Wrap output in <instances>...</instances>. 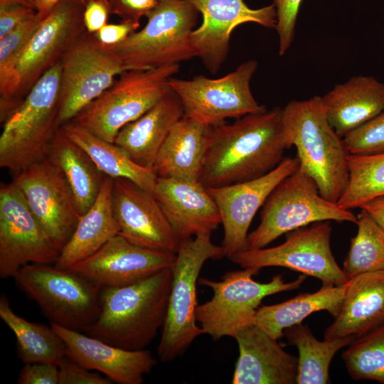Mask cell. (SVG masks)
Instances as JSON below:
<instances>
[{"instance_id": "52a82bcc", "label": "cell", "mask_w": 384, "mask_h": 384, "mask_svg": "<svg viewBox=\"0 0 384 384\" xmlns=\"http://www.w3.org/2000/svg\"><path fill=\"white\" fill-rule=\"evenodd\" d=\"M198 13L187 0H159L142 30L112 46L124 70H148L194 58L191 34Z\"/></svg>"}, {"instance_id": "60d3db41", "label": "cell", "mask_w": 384, "mask_h": 384, "mask_svg": "<svg viewBox=\"0 0 384 384\" xmlns=\"http://www.w3.org/2000/svg\"><path fill=\"white\" fill-rule=\"evenodd\" d=\"M159 3V0H109L111 14L118 16L122 21L131 22L139 26L142 17H147Z\"/></svg>"}, {"instance_id": "9c48e42d", "label": "cell", "mask_w": 384, "mask_h": 384, "mask_svg": "<svg viewBox=\"0 0 384 384\" xmlns=\"http://www.w3.org/2000/svg\"><path fill=\"white\" fill-rule=\"evenodd\" d=\"M326 220L356 224L357 216L322 197L314 180L299 166L265 201L260 224L247 235V249L265 247L283 234Z\"/></svg>"}, {"instance_id": "ab89813d", "label": "cell", "mask_w": 384, "mask_h": 384, "mask_svg": "<svg viewBox=\"0 0 384 384\" xmlns=\"http://www.w3.org/2000/svg\"><path fill=\"white\" fill-rule=\"evenodd\" d=\"M58 384H111L112 382L99 372H92L68 356L60 364Z\"/></svg>"}, {"instance_id": "9a60e30c", "label": "cell", "mask_w": 384, "mask_h": 384, "mask_svg": "<svg viewBox=\"0 0 384 384\" xmlns=\"http://www.w3.org/2000/svg\"><path fill=\"white\" fill-rule=\"evenodd\" d=\"M58 255L17 186L1 183L0 277L28 264L54 265Z\"/></svg>"}, {"instance_id": "3957f363", "label": "cell", "mask_w": 384, "mask_h": 384, "mask_svg": "<svg viewBox=\"0 0 384 384\" xmlns=\"http://www.w3.org/2000/svg\"><path fill=\"white\" fill-rule=\"evenodd\" d=\"M282 121L299 166L314 180L322 197L337 203L348 180L349 154L327 119L321 97L290 101L282 109Z\"/></svg>"}, {"instance_id": "2e32d148", "label": "cell", "mask_w": 384, "mask_h": 384, "mask_svg": "<svg viewBox=\"0 0 384 384\" xmlns=\"http://www.w3.org/2000/svg\"><path fill=\"white\" fill-rule=\"evenodd\" d=\"M85 4L86 0H61L41 21L17 67L20 82L16 101L21 102L36 82L86 31Z\"/></svg>"}, {"instance_id": "8fae6325", "label": "cell", "mask_w": 384, "mask_h": 384, "mask_svg": "<svg viewBox=\"0 0 384 384\" xmlns=\"http://www.w3.org/2000/svg\"><path fill=\"white\" fill-rule=\"evenodd\" d=\"M60 62L58 128L72 121L124 71L112 46L101 43L87 31Z\"/></svg>"}, {"instance_id": "5bb4252c", "label": "cell", "mask_w": 384, "mask_h": 384, "mask_svg": "<svg viewBox=\"0 0 384 384\" xmlns=\"http://www.w3.org/2000/svg\"><path fill=\"white\" fill-rule=\"evenodd\" d=\"M12 182L60 253L82 216L60 169L46 156L15 175Z\"/></svg>"}, {"instance_id": "5b68a950", "label": "cell", "mask_w": 384, "mask_h": 384, "mask_svg": "<svg viewBox=\"0 0 384 384\" xmlns=\"http://www.w3.org/2000/svg\"><path fill=\"white\" fill-rule=\"evenodd\" d=\"M210 235L205 233L181 240L176 253L166 316L158 347L162 362L181 356L203 334L196 316L198 276L207 260L226 256L223 247L213 243Z\"/></svg>"}, {"instance_id": "8992f818", "label": "cell", "mask_w": 384, "mask_h": 384, "mask_svg": "<svg viewBox=\"0 0 384 384\" xmlns=\"http://www.w3.org/2000/svg\"><path fill=\"white\" fill-rule=\"evenodd\" d=\"M179 64L124 70L73 119L98 137L114 143L119 132L153 107L168 92Z\"/></svg>"}, {"instance_id": "f35d334b", "label": "cell", "mask_w": 384, "mask_h": 384, "mask_svg": "<svg viewBox=\"0 0 384 384\" xmlns=\"http://www.w3.org/2000/svg\"><path fill=\"white\" fill-rule=\"evenodd\" d=\"M302 0H274L276 9V30L279 37V55L289 49L295 35L297 19Z\"/></svg>"}, {"instance_id": "f1b7e54d", "label": "cell", "mask_w": 384, "mask_h": 384, "mask_svg": "<svg viewBox=\"0 0 384 384\" xmlns=\"http://www.w3.org/2000/svg\"><path fill=\"white\" fill-rule=\"evenodd\" d=\"M348 281L342 285L323 284L314 293L299 294L287 301L258 307L253 324L274 338L284 336V330L302 323L309 315L326 310L336 317L342 307Z\"/></svg>"}, {"instance_id": "d6986e66", "label": "cell", "mask_w": 384, "mask_h": 384, "mask_svg": "<svg viewBox=\"0 0 384 384\" xmlns=\"http://www.w3.org/2000/svg\"><path fill=\"white\" fill-rule=\"evenodd\" d=\"M112 209L119 235L138 246L176 254L181 240L154 194L129 179L113 178Z\"/></svg>"}, {"instance_id": "484cf974", "label": "cell", "mask_w": 384, "mask_h": 384, "mask_svg": "<svg viewBox=\"0 0 384 384\" xmlns=\"http://www.w3.org/2000/svg\"><path fill=\"white\" fill-rule=\"evenodd\" d=\"M321 99L330 124L343 138L384 111V84L358 75L336 85Z\"/></svg>"}, {"instance_id": "277c9868", "label": "cell", "mask_w": 384, "mask_h": 384, "mask_svg": "<svg viewBox=\"0 0 384 384\" xmlns=\"http://www.w3.org/2000/svg\"><path fill=\"white\" fill-rule=\"evenodd\" d=\"M60 75L59 61L36 82L3 123L0 166L14 176L46 156L50 143L59 129Z\"/></svg>"}, {"instance_id": "7c38bea8", "label": "cell", "mask_w": 384, "mask_h": 384, "mask_svg": "<svg viewBox=\"0 0 384 384\" xmlns=\"http://www.w3.org/2000/svg\"><path fill=\"white\" fill-rule=\"evenodd\" d=\"M257 68L247 60L234 71L219 78L195 76L191 80L171 78L169 86L183 106L184 115L208 126H216L228 118H240L267 110L255 99L250 80Z\"/></svg>"}, {"instance_id": "836d02e7", "label": "cell", "mask_w": 384, "mask_h": 384, "mask_svg": "<svg viewBox=\"0 0 384 384\" xmlns=\"http://www.w3.org/2000/svg\"><path fill=\"white\" fill-rule=\"evenodd\" d=\"M348 180L337 201L345 210L384 196V153L348 157Z\"/></svg>"}, {"instance_id": "ee69618b", "label": "cell", "mask_w": 384, "mask_h": 384, "mask_svg": "<svg viewBox=\"0 0 384 384\" xmlns=\"http://www.w3.org/2000/svg\"><path fill=\"white\" fill-rule=\"evenodd\" d=\"M110 14L109 0H86L84 23L86 31L95 33L107 24Z\"/></svg>"}, {"instance_id": "6da1fadb", "label": "cell", "mask_w": 384, "mask_h": 384, "mask_svg": "<svg viewBox=\"0 0 384 384\" xmlns=\"http://www.w3.org/2000/svg\"><path fill=\"white\" fill-rule=\"evenodd\" d=\"M289 148L280 107L210 126L199 181L213 188L257 178L276 168Z\"/></svg>"}, {"instance_id": "ba28073f", "label": "cell", "mask_w": 384, "mask_h": 384, "mask_svg": "<svg viewBox=\"0 0 384 384\" xmlns=\"http://www.w3.org/2000/svg\"><path fill=\"white\" fill-rule=\"evenodd\" d=\"M13 278L51 324L85 331L99 315L102 287L70 269L28 264Z\"/></svg>"}, {"instance_id": "8d00e7d4", "label": "cell", "mask_w": 384, "mask_h": 384, "mask_svg": "<svg viewBox=\"0 0 384 384\" xmlns=\"http://www.w3.org/2000/svg\"><path fill=\"white\" fill-rule=\"evenodd\" d=\"M43 18L36 12L0 39V97L14 100L19 87L20 58Z\"/></svg>"}, {"instance_id": "d590c367", "label": "cell", "mask_w": 384, "mask_h": 384, "mask_svg": "<svg viewBox=\"0 0 384 384\" xmlns=\"http://www.w3.org/2000/svg\"><path fill=\"white\" fill-rule=\"evenodd\" d=\"M343 353L350 376L384 383V323L355 338Z\"/></svg>"}, {"instance_id": "ffe728a7", "label": "cell", "mask_w": 384, "mask_h": 384, "mask_svg": "<svg viewBox=\"0 0 384 384\" xmlns=\"http://www.w3.org/2000/svg\"><path fill=\"white\" fill-rule=\"evenodd\" d=\"M175 258L176 254L138 246L118 234L70 270L102 287H122L172 267Z\"/></svg>"}, {"instance_id": "b9f144b4", "label": "cell", "mask_w": 384, "mask_h": 384, "mask_svg": "<svg viewBox=\"0 0 384 384\" xmlns=\"http://www.w3.org/2000/svg\"><path fill=\"white\" fill-rule=\"evenodd\" d=\"M36 11L10 0H0V39L11 33Z\"/></svg>"}, {"instance_id": "d6a6232c", "label": "cell", "mask_w": 384, "mask_h": 384, "mask_svg": "<svg viewBox=\"0 0 384 384\" xmlns=\"http://www.w3.org/2000/svg\"><path fill=\"white\" fill-rule=\"evenodd\" d=\"M284 336L289 343L296 346L298 349V384L329 383L332 358L338 350L356 338L346 336L320 341L315 338L309 326L302 323L285 329Z\"/></svg>"}, {"instance_id": "bcb514c9", "label": "cell", "mask_w": 384, "mask_h": 384, "mask_svg": "<svg viewBox=\"0 0 384 384\" xmlns=\"http://www.w3.org/2000/svg\"><path fill=\"white\" fill-rule=\"evenodd\" d=\"M365 210L384 230V196L374 198L360 207Z\"/></svg>"}, {"instance_id": "4fadbf2b", "label": "cell", "mask_w": 384, "mask_h": 384, "mask_svg": "<svg viewBox=\"0 0 384 384\" xmlns=\"http://www.w3.org/2000/svg\"><path fill=\"white\" fill-rule=\"evenodd\" d=\"M331 230L330 221L316 222L286 233L285 241L277 246L246 249L228 258L242 268L286 267L323 284L342 285L348 279L332 254Z\"/></svg>"}, {"instance_id": "30bf717a", "label": "cell", "mask_w": 384, "mask_h": 384, "mask_svg": "<svg viewBox=\"0 0 384 384\" xmlns=\"http://www.w3.org/2000/svg\"><path fill=\"white\" fill-rule=\"evenodd\" d=\"M259 272L243 268L227 272L220 281L198 279L200 284L210 287L213 293L210 300L196 308V320L203 334L215 340L224 336L234 338L242 329L253 324L256 311L265 297L296 289L306 279V274H302L297 279L285 282L282 274H277L269 282L261 283L252 279Z\"/></svg>"}, {"instance_id": "7402d4cb", "label": "cell", "mask_w": 384, "mask_h": 384, "mask_svg": "<svg viewBox=\"0 0 384 384\" xmlns=\"http://www.w3.org/2000/svg\"><path fill=\"white\" fill-rule=\"evenodd\" d=\"M239 357L233 384L297 383L298 358L285 351L259 326L252 324L234 337Z\"/></svg>"}, {"instance_id": "c3c4849f", "label": "cell", "mask_w": 384, "mask_h": 384, "mask_svg": "<svg viewBox=\"0 0 384 384\" xmlns=\"http://www.w3.org/2000/svg\"><path fill=\"white\" fill-rule=\"evenodd\" d=\"M10 1L17 2L18 4H21L22 5H24L26 6H28V7H30V8H32V9L36 10L35 4H34L33 0H10Z\"/></svg>"}, {"instance_id": "ac0fdd59", "label": "cell", "mask_w": 384, "mask_h": 384, "mask_svg": "<svg viewBox=\"0 0 384 384\" xmlns=\"http://www.w3.org/2000/svg\"><path fill=\"white\" fill-rule=\"evenodd\" d=\"M203 16V22L191 34L195 57L201 59L212 74H216L227 58L233 31L245 23L275 28L274 4L251 9L244 0H187Z\"/></svg>"}, {"instance_id": "cb8c5ba5", "label": "cell", "mask_w": 384, "mask_h": 384, "mask_svg": "<svg viewBox=\"0 0 384 384\" xmlns=\"http://www.w3.org/2000/svg\"><path fill=\"white\" fill-rule=\"evenodd\" d=\"M384 323V270L348 279L338 314L324 331V339L358 338Z\"/></svg>"}, {"instance_id": "4316f807", "label": "cell", "mask_w": 384, "mask_h": 384, "mask_svg": "<svg viewBox=\"0 0 384 384\" xmlns=\"http://www.w3.org/2000/svg\"><path fill=\"white\" fill-rule=\"evenodd\" d=\"M210 129V126L183 115L159 149L152 171L158 177L199 181Z\"/></svg>"}, {"instance_id": "e0dca14e", "label": "cell", "mask_w": 384, "mask_h": 384, "mask_svg": "<svg viewBox=\"0 0 384 384\" xmlns=\"http://www.w3.org/2000/svg\"><path fill=\"white\" fill-rule=\"evenodd\" d=\"M299 166V160L286 157L267 174L247 181L207 188L221 216L226 257L247 248L248 229L257 211L274 188Z\"/></svg>"}, {"instance_id": "4dcf8cb0", "label": "cell", "mask_w": 384, "mask_h": 384, "mask_svg": "<svg viewBox=\"0 0 384 384\" xmlns=\"http://www.w3.org/2000/svg\"><path fill=\"white\" fill-rule=\"evenodd\" d=\"M59 129L80 146L105 176L129 179L154 195L159 177L152 170L137 164L123 148L98 137L73 120Z\"/></svg>"}, {"instance_id": "603a6c76", "label": "cell", "mask_w": 384, "mask_h": 384, "mask_svg": "<svg viewBox=\"0 0 384 384\" xmlns=\"http://www.w3.org/2000/svg\"><path fill=\"white\" fill-rule=\"evenodd\" d=\"M154 196L181 240L211 233L221 223L215 201L199 181L159 177Z\"/></svg>"}, {"instance_id": "74e56055", "label": "cell", "mask_w": 384, "mask_h": 384, "mask_svg": "<svg viewBox=\"0 0 384 384\" xmlns=\"http://www.w3.org/2000/svg\"><path fill=\"white\" fill-rule=\"evenodd\" d=\"M343 139L350 155L384 153V111L351 131Z\"/></svg>"}, {"instance_id": "83f0119b", "label": "cell", "mask_w": 384, "mask_h": 384, "mask_svg": "<svg viewBox=\"0 0 384 384\" xmlns=\"http://www.w3.org/2000/svg\"><path fill=\"white\" fill-rule=\"evenodd\" d=\"M113 178L105 176L100 193L90 208L81 216L71 238L59 253L53 265L68 270L89 257L119 229L112 209Z\"/></svg>"}, {"instance_id": "1f68e13d", "label": "cell", "mask_w": 384, "mask_h": 384, "mask_svg": "<svg viewBox=\"0 0 384 384\" xmlns=\"http://www.w3.org/2000/svg\"><path fill=\"white\" fill-rule=\"evenodd\" d=\"M0 317L14 334L18 353L24 363L58 366L66 356V346L52 326L31 322L16 314L5 294L0 297Z\"/></svg>"}, {"instance_id": "44dd1931", "label": "cell", "mask_w": 384, "mask_h": 384, "mask_svg": "<svg viewBox=\"0 0 384 384\" xmlns=\"http://www.w3.org/2000/svg\"><path fill=\"white\" fill-rule=\"evenodd\" d=\"M50 326L65 342L66 356L83 367L103 374L112 383L142 384L144 375L156 365L149 350H128L81 331L55 324Z\"/></svg>"}, {"instance_id": "7bdbcfd3", "label": "cell", "mask_w": 384, "mask_h": 384, "mask_svg": "<svg viewBox=\"0 0 384 384\" xmlns=\"http://www.w3.org/2000/svg\"><path fill=\"white\" fill-rule=\"evenodd\" d=\"M18 384H58V366L49 363H25L21 368Z\"/></svg>"}, {"instance_id": "e575fe53", "label": "cell", "mask_w": 384, "mask_h": 384, "mask_svg": "<svg viewBox=\"0 0 384 384\" xmlns=\"http://www.w3.org/2000/svg\"><path fill=\"white\" fill-rule=\"evenodd\" d=\"M358 231L351 240L343 264L348 279L365 272L384 270V230L363 209L357 215Z\"/></svg>"}, {"instance_id": "f546056e", "label": "cell", "mask_w": 384, "mask_h": 384, "mask_svg": "<svg viewBox=\"0 0 384 384\" xmlns=\"http://www.w3.org/2000/svg\"><path fill=\"white\" fill-rule=\"evenodd\" d=\"M46 156L60 169L81 215L95 201L105 175L90 156L58 129L48 146Z\"/></svg>"}, {"instance_id": "f6af8a7d", "label": "cell", "mask_w": 384, "mask_h": 384, "mask_svg": "<svg viewBox=\"0 0 384 384\" xmlns=\"http://www.w3.org/2000/svg\"><path fill=\"white\" fill-rule=\"evenodd\" d=\"M139 27L137 24L126 21H122L119 23H107L94 35L101 43L106 46H115L124 41Z\"/></svg>"}, {"instance_id": "d4e9b609", "label": "cell", "mask_w": 384, "mask_h": 384, "mask_svg": "<svg viewBox=\"0 0 384 384\" xmlns=\"http://www.w3.org/2000/svg\"><path fill=\"white\" fill-rule=\"evenodd\" d=\"M183 115L181 100L170 87L153 107L119 132L114 143L137 164L152 170L159 149Z\"/></svg>"}, {"instance_id": "7a4b0ae2", "label": "cell", "mask_w": 384, "mask_h": 384, "mask_svg": "<svg viewBox=\"0 0 384 384\" xmlns=\"http://www.w3.org/2000/svg\"><path fill=\"white\" fill-rule=\"evenodd\" d=\"M171 282L169 267L133 284L102 287L99 315L85 331L122 348L145 349L164 324Z\"/></svg>"}, {"instance_id": "7dc6e473", "label": "cell", "mask_w": 384, "mask_h": 384, "mask_svg": "<svg viewBox=\"0 0 384 384\" xmlns=\"http://www.w3.org/2000/svg\"><path fill=\"white\" fill-rule=\"evenodd\" d=\"M37 14L43 19L61 0H33Z\"/></svg>"}]
</instances>
